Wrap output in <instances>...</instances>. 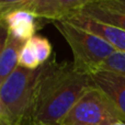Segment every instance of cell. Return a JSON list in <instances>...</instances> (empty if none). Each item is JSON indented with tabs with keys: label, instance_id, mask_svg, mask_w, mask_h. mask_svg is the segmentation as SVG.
<instances>
[{
	"label": "cell",
	"instance_id": "obj_3",
	"mask_svg": "<svg viewBox=\"0 0 125 125\" xmlns=\"http://www.w3.org/2000/svg\"><path fill=\"white\" fill-rule=\"evenodd\" d=\"M40 70L41 67L28 69L18 66L0 84V100L3 115L11 123L20 125L28 115Z\"/></svg>",
	"mask_w": 125,
	"mask_h": 125
},
{
	"label": "cell",
	"instance_id": "obj_8",
	"mask_svg": "<svg viewBox=\"0 0 125 125\" xmlns=\"http://www.w3.org/2000/svg\"><path fill=\"white\" fill-rule=\"evenodd\" d=\"M36 17L32 12L24 9L15 10L4 18L9 33L21 41H29L35 35Z\"/></svg>",
	"mask_w": 125,
	"mask_h": 125
},
{
	"label": "cell",
	"instance_id": "obj_17",
	"mask_svg": "<svg viewBox=\"0 0 125 125\" xmlns=\"http://www.w3.org/2000/svg\"><path fill=\"white\" fill-rule=\"evenodd\" d=\"M20 125H47L44 123H40V122L33 121V120H26V121H23Z\"/></svg>",
	"mask_w": 125,
	"mask_h": 125
},
{
	"label": "cell",
	"instance_id": "obj_18",
	"mask_svg": "<svg viewBox=\"0 0 125 125\" xmlns=\"http://www.w3.org/2000/svg\"><path fill=\"white\" fill-rule=\"evenodd\" d=\"M0 125H17V124H13V123H11L9 120H7L6 117H1L0 119Z\"/></svg>",
	"mask_w": 125,
	"mask_h": 125
},
{
	"label": "cell",
	"instance_id": "obj_15",
	"mask_svg": "<svg viewBox=\"0 0 125 125\" xmlns=\"http://www.w3.org/2000/svg\"><path fill=\"white\" fill-rule=\"evenodd\" d=\"M92 2L101 7H105V8L125 13V0H94Z\"/></svg>",
	"mask_w": 125,
	"mask_h": 125
},
{
	"label": "cell",
	"instance_id": "obj_6",
	"mask_svg": "<svg viewBox=\"0 0 125 125\" xmlns=\"http://www.w3.org/2000/svg\"><path fill=\"white\" fill-rule=\"evenodd\" d=\"M68 23L81 28L97 36L101 37L105 42H108L110 45H112L117 52L125 53V31L116 28L113 25L102 23L100 21L92 19V18L84 15L82 13H77L73 17L68 18Z\"/></svg>",
	"mask_w": 125,
	"mask_h": 125
},
{
	"label": "cell",
	"instance_id": "obj_2",
	"mask_svg": "<svg viewBox=\"0 0 125 125\" xmlns=\"http://www.w3.org/2000/svg\"><path fill=\"white\" fill-rule=\"evenodd\" d=\"M54 25L70 46L73 66L77 70L92 73L113 53L117 52L101 37L67 21H56Z\"/></svg>",
	"mask_w": 125,
	"mask_h": 125
},
{
	"label": "cell",
	"instance_id": "obj_19",
	"mask_svg": "<svg viewBox=\"0 0 125 125\" xmlns=\"http://www.w3.org/2000/svg\"><path fill=\"white\" fill-rule=\"evenodd\" d=\"M3 108H2V103H1V100H0V119L3 117Z\"/></svg>",
	"mask_w": 125,
	"mask_h": 125
},
{
	"label": "cell",
	"instance_id": "obj_11",
	"mask_svg": "<svg viewBox=\"0 0 125 125\" xmlns=\"http://www.w3.org/2000/svg\"><path fill=\"white\" fill-rule=\"evenodd\" d=\"M29 42L36 53L40 64L44 65L50 61L51 55H52V45L46 37L42 35H34L29 40Z\"/></svg>",
	"mask_w": 125,
	"mask_h": 125
},
{
	"label": "cell",
	"instance_id": "obj_13",
	"mask_svg": "<svg viewBox=\"0 0 125 125\" xmlns=\"http://www.w3.org/2000/svg\"><path fill=\"white\" fill-rule=\"evenodd\" d=\"M19 66L25 67L28 69H37L39 67L42 66L39 62L36 53L33 50L32 45L30 44L29 41L25 42V44L23 45L21 52H20Z\"/></svg>",
	"mask_w": 125,
	"mask_h": 125
},
{
	"label": "cell",
	"instance_id": "obj_10",
	"mask_svg": "<svg viewBox=\"0 0 125 125\" xmlns=\"http://www.w3.org/2000/svg\"><path fill=\"white\" fill-rule=\"evenodd\" d=\"M78 13H82V14L88 15L97 21L109 24V25L116 26V28L125 31V13L123 12L112 10V9L105 8V7H101L94 2H91V3L87 4Z\"/></svg>",
	"mask_w": 125,
	"mask_h": 125
},
{
	"label": "cell",
	"instance_id": "obj_7",
	"mask_svg": "<svg viewBox=\"0 0 125 125\" xmlns=\"http://www.w3.org/2000/svg\"><path fill=\"white\" fill-rule=\"evenodd\" d=\"M94 86L100 88L125 116V76L98 69L91 73Z\"/></svg>",
	"mask_w": 125,
	"mask_h": 125
},
{
	"label": "cell",
	"instance_id": "obj_14",
	"mask_svg": "<svg viewBox=\"0 0 125 125\" xmlns=\"http://www.w3.org/2000/svg\"><path fill=\"white\" fill-rule=\"evenodd\" d=\"M28 0H0V20H3L8 14L24 7Z\"/></svg>",
	"mask_w": 125,
	"mask_h": 125
},
{
	"label": "cell",
	"instance_id": "obj_5",
	"mask_svg": "<svg viewBox=\"0 0 125 125\" xmlns=\"http://www.w3.org/2000/svg\"><path fill=\"white\" fill-rule=\"evenodd\" d=\"M92 1L94 0H28L22 9L32 12L36 18L56 22L77 14Z\"/></svg>",
	"mask_w": 125,
	"mask_h": 125
},
{
	"label": "cell",
	"instance_id": "obj_12",
	"mask_svg": "<svg viewBox=\"0 0 125 125\" xmlns=\"http://www.w3.org/2000/svg\"><path fill=\"white\" fill-rule=\"evenodd\" d=\"M99 69L116 73L125 76V53L115 52L101 64Z\"/></svg>",
	"mask_w": 125,
	"mask_h": 125
},
{
	"label": "cell",
	"instance_id": "obj_4",
	"mask_svg": "<svg viewBox=\"0 0 125 125\" xmlns=\"http://www.w3.org/2000/svg\"><path fill=\"white\" fill-rule=\"evenodd\" d=\"M125 122V116L114 102L97 86L83 93L64 119L62 125H112Z\"/></svg>",
	"mask_w": 125,
	"mask_h": 125
},
{
	"label": "cell",
	"instance_id": "obj_9",
	"mask_svg": "<svg viewBox=\"0 0 125 125\" xmlns=\"http://www.w3.org/2000/svg\"><path fill=\"white\" fill-rule=\"evenodd\" d=\"M24 44V41H21L11 34L9 35L7 45L0 55V84L19 66L20 52Z\"/></svg>",
	"mask_w": 125,
	"mask_h": 125
},
{
	"label": "cell",
	"instance_id": "obj_16",
	"mask_svg": "<svg viewBox=\"0 0 125 125\" xmlns=\"http://www.w3.org/2000/svg\"><path fill=\"white\" fill-rule=\"evenodd\" d=\"M9 29H8V25H7L6 21L3 20H0V55H1L2 51L4 50L7 45V42H8V39H9Z\"/></svg>",
	"mask_w": 125,
	"mask_h": 125
},
{
	"label": "cell",
	"instance_id": "obj_20",
	"mask_svg": "<svg viewBox=\"0 0 125 125\" xmlns=\"http://www.w3.org/2000/svg\"><path fill=\"white\" fill-rule=\"evenodd\" d=\"M112 125H125V122H123V121H119V122H115V123H113Z\"/></svg>",
	"mask_w": 125,
	"mask_h": 125
},
{
	"label": "cell",
	"instance_id": "obj_1",
	"mask_svg": "<svg viewBox=\"0 0 125 125\" xmlns=\"http://www.w3.org/2000/svg\"><path fill=\"white\" fill-rule=\"evenodd\" d=\"M93 86L90 73L77 70L73 62H58L53 55L41 66L30 109L23 121L62 125L73 106Z\"/></svg>",
	"mask_w": 125,
	"mask_h": 125
}]
</instances>
